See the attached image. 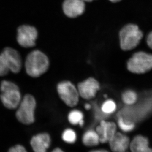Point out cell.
<instances>
[{
	"label": "cell",
	"instance_id": "cell-1",
	"mask_svg": "<svg viewBox=\"0 0 152 152\" xmlns=\"http://www.w3.org/2000/svg\"><path fill=\"white\" fill-rule=\"evenodd\" d=\"M143 33L137 25L134 23L125 25L119 33L120 46L124 51H130L140 45Z\"/></svg>",
	"mask_w": 152,
	"mask_h": 152
},
{
	"label": "cell",
	"instance_id": "cell-2",
	"mask_svg": "<svg viewBox=\"0 0 152 152\" xmlns=\"http://www.w3.org/2000/svg\"><path fill=\"white\" fill-rule=\"evenodd\" d=\"M50 66L46 55L38 50L33 51L28 55L25 62V69L28 75L38 78L45 73Z\"/></svg>",
	"mask_w": 152,
	"mask_h": 152
},
{
	"label": "cell",
	"instance_id": "cell-3",
	"mask_svg": "<svg viewBox=\"0 0 152 152\" xmlns=\"http://www.w3.org/2000/svg\"><path fill=\"white\" fill-rule=\"evenodd\" d=\"M22 67V58L16 50L6 48L0 54V76L7 75L10 72L18 73Z\"/></svg>",
	"mask_w": 152,
	"mask_h": 152
},
{
	"label": "cell",
	"instance_id": "cell-4",
	"mask_svg": "<svg viewBox=\"0 0 152 152\" xmlns=\"http://www.w3.org/2000/svg\"><path fill=\"white\" fill-rule=\"evenodd\" d=\"M128 70L132 73L142 74L152 69V54L140 51L134 53L127 62Z\"/></svg>",
	"mask_w": 152,
	"mask_h": 152
},
{
	"label": "cell",
	"instance_id": "cell-5",
	"mask_svg": "<svg viewBox=\"0 0 152 152\" xmlns=\"http://www.w3.org/2000/svg\"><path fill=\"white\" fill-rule=\"evenodd\" d=\"M37 106L35 98L31 94H26L18 107L16 117L23 124L29 125L35 122V111Z\"/></svg>",
	"mask_w": 152,
	"mask_h": 152
},
{
	"label": "cell",
	"instance_id": "cell-6",
	"mask_svg": "<svg viewBox=\"0 0 152 152\" xmlns=\"http://www.w3.org/2000/svg\"><path fill=\"white\" fill-rule=\"evenodd\" d=\"M57 89L60 98L67 106L73 107L78 104L80 97L78 91L72 82L66 80L60 82Z\"/></svg>",
	"mask_w": 152,
	"mask_h": 152
},
{
	"label": "cell",
	"instance_id": "cell-7",
	"mask_svg": "<svg viewBox=\"0 0 152 152\" xmlns=\"http://www.w3.org/2000/svg\"><path fill=\"white\" fill-rule=\"evenodd\" d=\"M37 37V31L34 27L23 25L18 28L17 41L19 45L23 48L34 46Z\"/></svg>",
	"mask_w": 152,
	"mask_h": 152
},
{
	"label": "cell",
	"instance_id": "cell-8",
	"mask_svg": "<svg viewBox=\"0 0 152 152\" xmlns=\"http://www.w3.org/2000/svg\"><path fill=\"white\" fill-rule=\"evenodd\" d=\"M77 88L80 97L88 100L95 97L100 89V85L96 79L89 77L79 83Z\"/></svg>",
	"mask_w": 152,
	"mask_h": 152
},
{
	"label": "cell",
	"instance_id": "cell-9",
	"mask_svg": "<svg viewBox=\"0 0 152 152\" xmlns=\"http://www.w3.org/2000/svg\"><path fill=\"white\" fill-rule=\"evenodd\" d=\"M22 99L19 88L5 91L0 95V99L3 105L10 110L18 108Z\"/></svg>",
	"mask_w": 152,
	"mask_h": 152
},
{
	"label": "cell",
	"instance_id": "cell-10",
	"mask_svg": "<svg viewBox=\"0 0 152 152\" xmlns=\"http://www.w3.org/2000/svg\"><path fill=\"white\" fill-rule=\"evenodd\" d=\"M62 8L64 13L67 17L74 18L83 14L86 5L83 0H64Z\"/></svg>",
	"mask_w": 152,
	"mask_h": 152
},
{
	"label": "cell",
	"instance_id": "cell-11",
	"mask_svg": "<svg viewBox=\"0 0 152 152\" xmlns=\"http://www.w3.org/2000/svg\"><path fill=\"white\" fill-rule=\"evenodd\" d=\"M96 131L102 143L108 142L117 132V126L113 122L101 121L99 125L96 128Z\"/></svg>",
	"mask_w": 152,
	"mask_h": 152
},
{
	"label": "cell",
	"instance_id": "cell-12",
	"mask_svg": "<svg viewBox=\"0 0 152 152\" xmlns=\"http://www.w3.org/2000/svg\"><path fill=\"white\" fill-rule=\"evenodd\" d=\"M51 139L48 134L42 133L33 136L31 139V146L34 151L45 152L50 148Z\"/></svg>",
	"mask_w": 152,
	"mask_h": 152
},
{
	"label": "cell",
	"instance_id": "cell-13",
	"mask_svg": "<svg viewBox=\"0 0 152 152\" xmlns=\"http://www.w3.org/2000/svg\"><path fill=\"white\" fill-rule=\"evenodd\" d=\"M108 142L111 150L115 152L126 151L130 144L129 137L120 132L116 133Z\"/></svg>",
	"mask_w": 152,
	"mask_h": 152
},
{
	"label": "cell",
	"instance_id": "cell-14",
	"mask_svg": "<svg viewBox=\"0 0 152 152\" xmlns=\"http://www.w3.org/2000/svg\"><path fill=\"white\" fill-rule=\"evenodd\" d=\"M131 151L133 152H152L150 148L148 140L143 136H136L131 142L129 146Z\"/></svg>",
	"mask_w": 152,
	"mask_h": 152
},
{
	"label": "cell",
	"instance_id": "cell-15",
	"mask_svg": "<svg viewBox=\"0 0 152 152\" xmlns=\"http://www.w3.org/2000/svg\"><path fill=\"white\" fill-rule=\"evenodd\" d=\"M82 142L85 146L89 147L96 146L100 143L97 133L93 129L88 130L84 134Z\"/></svg>",
	"mask_w": 152,
	"mask_h": 152
},
{
	"label": "cell",
	"instance_id": "cell-16",
	"mask_svg": "<svg viewBox=\"0 0 152 152\" xmlns=\"http://www.w3.org/2000/svg\"><path fill=\"white\" fill-rule=\"evenodd\" d=\"M83 119V112L77 110L71 111L68 116L69 122L73 125H79L80 127L83 126L84 124Z\"/></svg>",
	"mask_w": 152,
	"mask_h": 152
},
{
	"label": "cell",
	"instance_id": "cell-17",
	"mask_svg": "<svg viewBox=\"0 0 152 152\" xmlns=\"http://www.w3.org/2000/svg\"><path fill=\"white\" fill-rule=\"evenodd\" d=\"M118 125L119 128L124 132H132L135 127V125L133 122L126 119L121 116H118Z\"/></svg>",
	"mask_w": 152,
	"mask_h": 152
},
{
	"label": "cell",
	"instance_id": "cell-18",
	"mask_svg": "<svg viewBox=\"0 0 152 152\" xmlns=\"http://www.w3.org/2000/svg\"><path fill=\"white\" fill-rule=\"evenodd\" d=\"M137 99V94L132 90H126L122 95L123 102L128 105H131L135 103Z\"/></svg>",
	"mask_w": 152,
	"mask_h": 152
},
{
	"label": "cell",
	"instance_id": "cell-19",
	"mask_svg": "<svg viewBox=\"0 0 152 152\" xmlns=\"http://www.w3.org/2000/svg\"><path fill=\"white\" fill-rule=\"evenodd\" d=\"M100 108L104 113L110 115L115 111L117 109L116 104L113 100L108 99L104 102Z\"/></svg>",
	"mask_w": 152,
	"mask_h": 152
},
{
	"label": "cell",
	"instance_id": "cell-20",
	"mask_svg": "<svg viewBox=\"0 0 152 152\" xmlns=\"http://www.w3.org/2000/svg\"><path fill=\"white\" fill-rule=\"evenodd\" d=\"M62 138L64 141L67 143H74L77 140V134L72 129H67L63 132Z\"/></svg>",
	"mask_w": 152,
	"mask_h": 152
},
{
	"label": "cell",
	"instance_id": "cell-21",
	"mask_svg": "<svg viewBox=\"0 0 152 152\" xmlns=\"http://www.w3.org/2000/svg\"><path fill=\"white\" fill-rule=\"evenodd\" d=\"M18 88H19L18 85L13 82L5 80H4L1 82V86H0V90L1 92L7 90Z\"/></svg>",
	"mask_w": 152,
	"mask_h": 152
},
{
	"label": "cell",
	"instance_id": "cell-22",
	"mask_svg": "<svg viewBox=\"0 0 152 152\" xmlns=\"http://www.w3.org/2000/svg\"><path fill=\"white\" fill-rule=\"evenodd\" d=\"M10 152H27L26 148L20 145H17L15 146L11 147L9 150Z\"/></svg>",
	"mask_w": 152,
	"mask_h": 152
},
{
	"label": "cell",
	"instance_id": "cell-23",
	"mask_svg": "<svg viewBox=\"0 0 152 152\" xmlns=\"http://www.w3.org/2000/svg\"><path fill=\"white\" fill-rule=\"evenodd\" d=\"M146 40L147 45L152 50V31L148 34Z\"/></svg>",
	"mask_w": 152,
	"mask_h": 152
},
{
	"label": "cell",
	"instance_id": "cell-24",
	"mask_svg": "<svg viewBox=\"0 0 152 152\" xmlns=\"http://www.w3.org/2000/svg\"><path fill=\"white\" fill-rule=\"evenodd\" d=\"M107 150L103 149H100L99 150H93V151H91V152H107Z\"/></svg>",
	"mask_w": 152,
	"mask_h": 152
},
{
	"label": "cell",
	"instance_id": "cell-25",
	"mask_svg": "<svg viewBox=\"0 0 152 152\" xmlns=\"http://www.w3.org/2000/svg\"><path fill=\"white\" fill-rule=\"evenodd\" d=\"M91 107V106L89 104L87 103L85 104V108L86 110H90Z\"/></svg>",
	"mask_w": 152,
	"mask_h": 152
},
{
	"label": "cell",
	"instance_id": "cell-26",
	"mask_svg": "<svg viewBox=\"0 0 152 152\" xmlns=\"http://www.w3.org/2000/svg\"><path fill=\"white\" fill-rule=\"evenodd\" d=\"M63 151H64L59 148H55L53 151V152H61Z\"/></svg>",
	"mask_w": 152,
	"mask_h": 152
},
{
	"label": "cell",
	"instance_id": "cell-27",
	"mask_svg": "<svg viewBox=\"0 0 152 152\" xmlns=\"http://www.w3.org/2000/svg\"><path fill=\"white\" fill-rule=\"evenodd\" d=\"M109 1H110L112 3H117L121 1L122 0H109Z\"/></svg>",
	"mask_w": 152,
	"mask_h": 152
},
{
	"label": "cell",
	"instance_id": "cell-28",
	"mask_svg": "<svg viewBox=\"0 0 152 152\" xmlns=\"http://www.w3.org/2000/svg\"><path fill=\"white\" fill-rule=\"evenodd\" d=\"M84 2H91L94 0H83Z\"/></svg>",
	"mask_w": 152,
	"mask_h": 152
}]
</instances>
